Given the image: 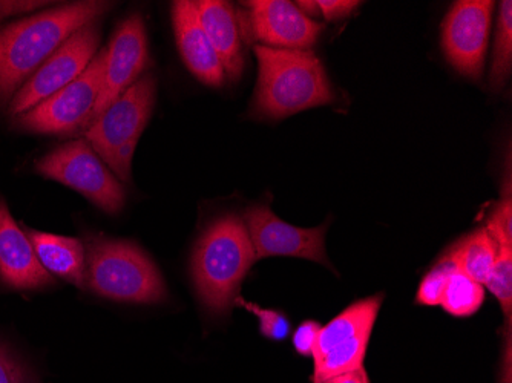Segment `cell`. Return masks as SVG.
Masks as SVG:
<instances>
[{
  "mask_svg": "<svg viewBox=\"0 0 512 383\" xmlns=\"http://www.w3.org/2000/svg\"><path fill=\"white\" fill-rule=\"evenodd\" d=\"M111 8L109 2H76L0 27V103H10L69 37Z\"/></svg>",
  "mask_w": 512,
  "mask_h": 383,
  "instance_id": "obj_1",
  "label": "cell"
},
{
  "mask_svg": "<svg viewBox=\"0 0 512 383\" xmlns=\"http://www.w3.org/2000/svg\"><path fill=\"white\" fill-rule=\"evenodd\" d=\"M255 261L243 218L229 213L212 221L201 233L191 261L192 281L203 307L212 315H227Z\"/></svg>",
  "mask_w": 512,
  "mask_h": 383,
  "instance_id": "obj_2",
  "label": "cell"
},
{
  "mask_svg": "<svg viewBox=\"0 0 512 383\" xmlns=\"http://www.w3.org/2000/svg\"><path fill=\"white\" fill-rule=\"evenodd\" d=\"M253 51L258 60V85L252 103L256 117L279 120L332 102L329 77L312 51L261 45Z\"/></svg>",
  "mask_w": 512,
  "mask_h": 383,
  "instance_id": "obj_3",
  "label": "cell"
},
{
  "mask_svg": "<svg viewBox=\"0 0 512 383\" xmlns=\"http://www.w3.org/2000/svg\"><path fill=\"white\" fill-rule=\"evenodd\" d=\"M85 250L86 287L96 295L128 304H160L168 298L155 262L132 241L88 235Z\"/></svg>",
  "mask_w": 512,
  "mask_h": 383,
  "instance_id": "obj_4",
  "label": "cell"
},
{
  "mask_svg": "<svg viewBox=\"0 0 512 383\" xmlns=\"http://www.w3.org/2000/svg\"><path fill=\"white\" fill-rule=\"evenodd\" d=\"M155 95L157 80L145 74L83 132L85 140L122 183H131L132 158L151 118Z\"/></svg>",
  "mask_w": 512,
  "mask_h": 383,
  "instance_id": "obj_5",
  "label": "cell"
},
{
  "mask_svg": "<svg viewBox=\"0 0 512 383\" xmlns=\"http://www.w3.org/2000/svg\"><path fill=\"white\" fill-rule=\"evenodd\" d=\"M36 172L76 190L109 215H117L125 207V186L85 138L68 141L43 155L36 161Z\"/></svg>",
  "mask_w": 512,
  "mask_h": 383,
  "instance_id": "obj_6",
  "label": "cell"
},
{
  "mask_svg": "<svg viewBox=\"0 0 512 383\" xmlns=\"http://www.w3.org/2000/svg\"><path fill=\"white\" fill-rule=\"evenodd\" d=\"M106 50L89 63L85 73L31 111L14 118L20 129L33 134L68 135L86 128L102 89Z\"/></svg>",
  "mask_w": 512,
  "mask_h": 383,
  "instance_id": "obj_7",
  "label": "cell"
},
{
  "mask_svg": "<svg viewBox=\"0 0 512 383\" xmlns=\"http://www.w3.org/2000/svg\"><path fill=\"white\" fill-rule=\"evenodd\" d=\"M100 45L99 20L91 22L69 37L46 60L8 103V114L19 117L50 99L51 95L79 79L96 57Z\"/></svg>",
  "mask_w": 512,
  "mask_h": 383,
  "instance_id": "obj_8",
  "label": "cell"
},
{
  "mask_svg": "<svg viewBox=\"0 0 512 383\" xmlns=\"http://www.w3.org/2000/svg\"><path fill=\"white\" fill-rule=\"evenodd\" d=\"M494 2L460 0L442 25V46L451 65L463 76L480 79L490 42Z\"/></svg>",
  "mask_w": 512,
  "mask_h": 383,
  "instance_id": "obj_9",
  "label": "cell"
},
{
  "mask_svg": "<svg viewBox=\"0 0 512 383\" xmlns=\"http://www.w3.org/2000/svg\"><path fill=\"white\" fill-rule=\"evenodd\" d=\"M256 259L269 256H295L310 259L332 269L325 253L327 224L315 229H301L279 220L267 204H255L244 213Z\"/></svg>",
  "mask_w": 512,
  "mask_h": 383,
  "instance_id": "obj_10",
  "label": "cell"
},
{
  "mask_svg": "<svg viewBox=\"0 0 512 383\" xmlns=\"http://www.w3.org/2000/svg\"><path fill=\"white\" fill-rule=\"evenodd\" d=\"M148 57L145 20L140 14H132L120 22L106 48L102 89L88 126L140 79Z\"/></svg>",
  "mask_w": 512,
  "mask_h": 383,
  "instance_id": "obj_11",
  "label": "cell"
},
{
  "mask_svg": "<svg viewBox=\"0 0 512 383\" xmlns=\"http://www.w3.org/2000/svg\"><path fill=\"white\" fill-rule=\"evenodd\" d=\"M247 10L241 27L261 46L276 50L307 51L321 33L322 27L287 0H253L243 4Z\"/></svg>",
  "mask_w": 512,
  "mask_h": 383,
  "instance_id": "obj_12",
  "label": "cell"
},
{
  "mask_svg": "<svg viewBox=\"0 0 512 383\" xmlns=\"http://www.w3.org/2000/svg\"><path fill=\"white\" fill-rule=\"evenodd\" d=\"M0 282L14 290L45 289L54 278L43 269L27 232L0 197Z\"/></svg>",
  "mask_w": 512,
  "mask_h": 383,
  "instance_id": "obj_13",
  "label": "cell"
},
{
  "mask_svg": "<svg viewBox=\"0 0 512 383\" xmlns=\"http://www.w3.org/2000/svg\"><path fill=\"white\" fill-rule=\"evenodd\" d=\"M172 23L181 59L189 71L204 85L220 88L226 82L224 66L214 50L211 40L207 39L197 7L191 0H178L172 4Z\"/></svg>",
  "mask_w": 512,
  "mask_h": 383,
  "instance_id": "obj_14",
  "label": "cell"
},
{
  "mask_svg": "<svg viewBox=\"0 0 512 383\" xmlns=\"http://www.w3.org/2000/svg\"><path fill=\"white\" fill-rule=\"evenodd\" d=\"M195 7L201 27L223 63L226 79H240L244 69V56L240 17L235 13L234 7L221 0H200L195 2Z\"/></svg>",
  "mask_w": 512,
  "mask_h": 383,
  "instance_id": "obj_15",
  "label": "cell"
},
{
  "mask_svg": "<svg viewBox=\"0 0 512 383\" xmlns=\"http://www.w3.org/2000/svg\"><path fill=\"white\" fill-rule=\"evenodd\" d=\"M27 235L46 272L76 285L79 289H85L86 250L80 239L33 229L27 230Z\"/></svg>",
  "mask_w": 512,
  "mask_h": 383,
  "instance_id": "obj_16",
  "label": "cell"
},
{
  "mask_svg": "<svg viewBox=\"0 0 512 383\" xmlns=\"http://www.w3.org/2000/svg\"><path fill=\"white\" fill-rule=\"evenodd\" d=\"M381 305L382 295L361 299L345 308L325 327H321L313 350V361L318 362L336 345L373 330Z\"/></svg>",
  "mask_w": 512,
  "mask_h": 383,
  "instance_id": "obj_17",
  "label": "cell"
},
{
  "mask_svg": "<svg viewBox=\"0 0 512 383\" xmlns=\"http://www.w3.org/2000/svg\"><path fill=\"white\" fill-rule=\"evenodd\" d=\"M497 249L499 247H497L496 241L483 227V229H477L476 232L460 239L459 243L448 252L445 258L459 272L465 273V275L483 285L490 276L491 270H493Z\"/></svg>",
  "mask_w": 512,
  "mask_h": 383,
  "instance_id": "obj_18",
  "label": "cell"
},
{
  "mask_svg": "<svg viewBox=\"0 0 512 383\" xmlns=\"http://www.w3.org/2000/svg\"><path fill=\"white\" fill-rule=\"evenodd\" d=\"M371 331L359 334L350 341L342 342L325 354L322 359L315 362V373L313 383H321L330 377L341 376V374L352 373L364 367L365 354H367L368 342H370Z\"/></svg>",
  "mask_w": 512,
  "mask_h": 383,
  "instance_id": "obj_19",
  "label": "cell"
},
{
  "mask_svg": "<svg viewBox=\"0 0 512 383\" xmlns=\"http://www.w3.org/2000/svg\"><path fill=\"white\" fill-rule=\"evenodd\" d=\"M485 301V287L465 273L454 269L447 279L440 304L448 315L467 318L474 315Z\"/></svg>",
  "mask_w": 512,
  "mask_h": 383,
  "instance_id": "obj_20",
  "label": "cell"
},
{
  "mask_svg": "<svg viewBox=\"0 0 512 383\" xmlns=\"http://www.w3.org/2000/svg\"><path fill=\"white\" fill-rule=\"evenodd\" d=\"M512 62V4L509 0L500 4L497 23L496 43H494L493 65L490 83L494 88H502L511 73Z\"/></svg>",
  "mask_w": 512,
  "mask_h": 383,
  "instance_id": "obj_21",
  "label": "cell"
},
{
  "mask_svg": "<svg viewBox=\"0 0 512 383\" xmlns=\"http://www.w3.org/2000/svg\"><path fill=\"white\" fill-rule=\"evenodd\" d=\"M483 287L496 296L509 322L512 307V247L497 249L496 262Z\"/></svg>",
  "mask_w": 512,
  "mask_h": 383,
  "instance_id": "obj_22",
  "label": "cell"
},
{
  "mask_svg": "<svg viewBox=\"0 0 512 383\" xmlns=\"http://www.w3.org/2000/svg\"><path fill=\"white\" fill-rule=\"evenodd\" d=\"M235 305L243 307L244 310L258 318L260 333L263 334L264 338L275 342L286 341L289 338L292 324H290L289 318L284 315L283 311L261 307V305L253 304V302L244 301L240 296L235 299Z\"/></svg>",
  "mask_w": 512,
  "mask_h": 383,
  "instance_id": "obj_23",
  "label": "cell"
},
{
  "mask_svg": "<svg viewBox=\"0 0 512 383\" xmlns=\"http://www.w3.org/2000/svg\"><path fill=\"white\" fill-rule=\"evenodd\" d=\"M454 269L456 267L447 258L442 259L434 269H431L419 285L416 296L417 304L428 305V307L439 305L440 299L444 295L448 276Z\"/></svg>",
  "mask_w": 512,
  "mask_h": 383,
  "instance_id": "obj_24",
  "label": "cell"
},
{
  "mask_svg": "<svg viewBox=\"0 0 512 383\" xmlns=\"http://www.w3.org/2000/svg\"><path fill=\"white\" fill-rule=\"evenodd\" d=\"M497 247H512V204L511 198H505L494 207L490 220L485 227Z\"/></svg>",
  "mask_w": 512,
  "mask_h": 383,
  "instance_id": "obj_25",
  "label": "cell"
},
{
  "mask_svg": "<svg viewBox=\"0 0 512 383\" xmlns=\"http://www.w3.org/2000/svg\"><path fill=\"white\" fill-rule=\"evenodd\" d=\"M0 383H34L27 365L4 342H0Z\"/></svg>",
  "mask_w": 512,
  "mask_h": 383,
  "instance_id": "obj_26",
  "label": "cell"
},
{
  "mask_svg": "<svg viewBox=\"0 0 512 383\" xmlns=\"http://www.w3.org/2000/svg\"><path fill=\"white\" fill-rule=\"evenodd\" d=\"M319 331H321L319 322H301L292 336L293 347H295L296 353L304 357H312L316 341H318Z\"/></svg>",
  "mask_w": 512,
  "mask_h": 383,
  "instance_id": "obj_27",
  "label": "cell"
},
{
  "mask_svg": "<svg viewBox=\"0 0 512 383\" xmlns=\"http://www.w3.org/2000/svg\"><path fill=\"white\" fill-rule=\"evenodd\" d=\"M316 5L324 19L341 20L350 16L361 4L353 0H319Z\"/></svg>",
  "mask_w": 512,
  "mask_h": 383,
  "instance_id": "obj_28",
  "label": "cell"
},
{
  "mask_svg": "<svg viewBox=\"0 0 512 383\" xmlns=\"http://www.w3.org/2000/svg\"><path fill=\"white\" fill-rule=\"evenodd\" d=\"M48 5V2H31V0H0V20L8 17L22 16L37 8Z\"/></svg>",
  "mask_w": 512,
  "mask_h": 383,
  "instance_id": "obj_29",
  "label": "cell"
},
{
  "mask_svg": "<svg viewBox=\"0 0 512 383\" xmlns=\"http://www.w3.org/2000/svg\"><path fill=\"white\" fill-rule=\"evenodd\" d=\"M321 383H370L368 380L365 368H359V370L352 371V373L341 374V376L330 377V379L324 380Z\"/></svg>",
  "mask_w": 512,
  "mask_h": 383,
  "instance_id": "obj_30",
  "label": "cell"
}]
</instances>
